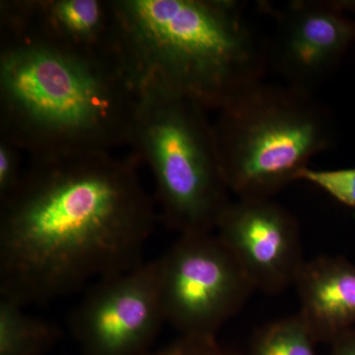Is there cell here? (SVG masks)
<instances>
[{
  "label": "cell",
  "instance_id": "1",
  "mask_svg": "<svg viewBox=\"0 0 355 355\" xmlns=\"http://www.w3.org/2000/svg\"><path fill=\"white\" fill-rule=\"evenodd\" d=\"M137 163L111 153L31 158L0 200V299L46 303L144 263L158 216Z\"/></svg>",
  "mask_w": 355,
  "mask_h": 355
},
{
  "label": "cell",
  "instance_id": "2",
  "mask_svg": "<svg viewBox=\"0 0 355 355\" xmlns=\"http://www.w3.org/2000/svg\"><path fill=\"white\" fill-rule=\"evenodd\" d=\"M2 39L0 137L31 158L130 144L139 92L114 50Z\"/></svg>",
  "mask_w": 355,
  "mask_h": 355
},
{
  "label": "cell",
  "instance_id": "3",
  "mask_svg": "<svg viewBox=\"0 0 355 355\" xmlns=\"http://www.w3.org/2000/svg\"><path fill=\"white\" fill-rule=\"evenodd\" d=\"M113 46L137 88L220 111L263 81L268 48L233 0H111Z\"/></svg>",
  "mask_w": 355,
  "mask_h": 355
},
{
  "label": "cell",
  "instance_id": "4",
  "mask_svg": "<svg viewBox=\"0 0 355 355\" xmlns=\"http://www.w3.org/2000/svg\"><path fill=\"white\" fill-rule=\"evenodd\" d=\"M222 170L238 198H272L335 144L329 110L291 85L254 84L214 123Z\"/></svg>",
  "mask_w": 355,
  "mask_h": 355
},
{
  "label": "cell",
  "instance_id": "5",
  "mask_svg": "<svg viewBox=\"0 0 355 355\" xmlns=\"http://www.w3.org/2000/svg\"><path fill=\"white\" fill-rule=\"evenodd\" d=\"M137 92L130 146L153 173L161 218L180 235L216 232L231 191L207 111L155 86Z\"/></svg>",
  "mask_w": 355,
  "mask_h": 355
},
{
  "label": "cell",
  "instance_id": "6",
  "mask_svg": "<svg viewBox=\"0 0 355 355\" xmlns=\"http://www.w3.org/2000/svg\"><path fill=\"white\" fill-rule=\"evenodd\" d=\"M156 263L166 323L181 336H216L254 291L214 232L180 235Z\"/></svg>",
  "mask_w": 355,
  "mask_h": 355
},
{
  "label": "cell",
  "instance_id": "7",
  "mask_svg": "<svg viewBox=\"0 0 355 355\" xmlns=\"http://www.w3.org/2000/svg\"><path fill=\"white\" fill-rule=\"evenodd\" d=\"M164 323L153 260L95 282L69 327L83 355H146Z\"/></svg>",
  "mask_w": 355,
  "mask_h": 355
},
{
  "label": "cell",
  "instance_id": "8",
  "mask_svg": "<svg viewBox=\"0 0 355 355\" xmlns=\"http://www.w3.org/2000/svg\"><path fill=\"white\" fill-rule=\"evenodd\" d=\"M216 233L254 291L280 293L294 286L304 266L297 219L272 198L231 200Z\"/></svg>",
  "mask_w": 355,
  "mask_h": 355
},
{
  "label": "cell",
  "instance_id": "9",
  "mask_svg": "<svg viewBox=\"0 0 355 355\" xmlns=\"http://www.w3.org/2000/svg\"><path fill=\"white\" fill-rule=\"evenodd\" d=\"M355 1H291L275 11L268 58L287 85L312 93L355 41V22L343 16Z\"/></svg>",
  "mask_w": 355,
  "mask_h": 355
},
{
  "label": "cell",
  "instance_id": "10",
  "mask_svg": "<svg viewBox=\"0 0 355 355\" xmlns=\"http://www.w3.org/2000/svg\"><path fill=\"white\" fill-rule=\"evenodd\" d=\"M2 38L34 39L78 50H114L111 0L1 1Z\"/></svg>",
  "mask_w": 355,
  "mask_h": 355
},
{
  "label": "cell",
  "instance_id": "11",
  "mask_svg": "<svg viewBox=\"0 0 355 355\" xmlns=\"http://www.w3.org/2000/svg\"><path fill=\"white\" fill-rule=\"evenodd\" d=\"M298 313L318 343H331L355 324V265L338 257L306 261L295 284Z\"/></svg>",
  "mask_w": 355,
  "mask_h": 355
},
{
  "label": "cell",
  "instance_id": "12",
  "mask_svg": "<svg viewBox=\"0 0 355 355\" xmlns=\"http://www.w3.org/2000/svg\"><path fill=\"white\" fill-rule=\"evenodd\" d=\"M58 338L55 324L30 316L12 301L0 299V355H46Z\"/></svg>",
  "mask_w": 355,
  "mask_h": 355
},
{
  "label": "cell",
  "instance_id": "13",
  "mask_svg": "<svg viewBox=\"0 0 355 355\" xmlns=\"http://www.w3.org/2000/svg\"><path fill=\"white\" fill-rule=\"evenodd\" d=\"M318 343L297 314L272 322L257 331L249 355H317Z\"/></svg>",
  "mask_w": 355,
  "mask_h": 355
},
{
  "label": "cell",
  "instance_id": "14",
  "mask_svg": "<svg viewBox=\"0 0 355 355\" xmlns=\"http://www.w3.org/2000/svg\"><path fill=\"white\" fill-rule=\"evenodd\" d=\"M299 180L314 184L338 202L355 209V168L315 170L308 167Z\"/></svg>",
  "mask_w": 355,
  "mask_h": 355
},
{
  "label": "cell",
  "instance_id": "15",
  "mask_svg": "<svg viewBox=\"0 0 355 355\" xmlns=\"http://www.w3.org/2000/svg\"><path fill=\"white\" fill-rule=\"evenodd\" d=\"M146 355H235L217 342L216 336H180L162 349Z\"/></svg>",
  "mask_w": 355,
  "mask_h": 355
},
{
  "label": "cell",
  "instance_id": "16",
  "mask_svg": "<svg viewBox=\"0 0 355 355\" xmlns=\"http://www.w3.org/2000/svg\"><path fill=\"white\" fill-rule=\"evenodd\" d=\"M19 151L8 140L0 137V200L12 193L20 183L23 171Z\"/></svg>",
  "mask_w": 355,
  "mask_h": 355
},
{
  "label": "cell",
  "instance_id": "17",
  "mask_svg": "<svg viewBox=\"0 0 355 355\" xmlns=\"http://www.w3.org/2000/svg\"><path fill=\"white\" fill-rule=\"evenodd\" d=\"M331 345L329 355H355V329L338 336Z\"/></svg>",
  "mask_w": 355,
  "mask_h": 355
}]
</instances>
